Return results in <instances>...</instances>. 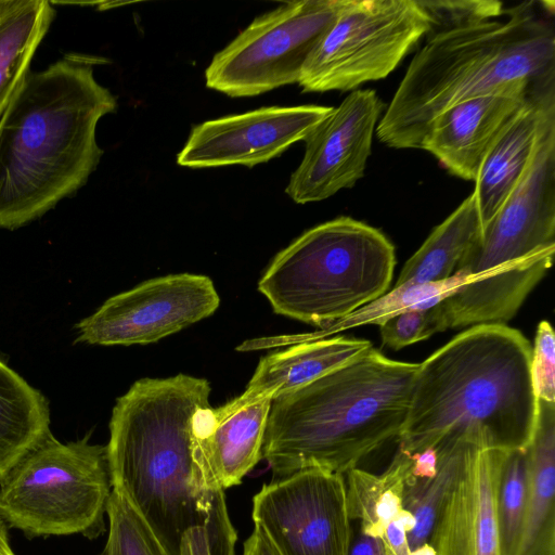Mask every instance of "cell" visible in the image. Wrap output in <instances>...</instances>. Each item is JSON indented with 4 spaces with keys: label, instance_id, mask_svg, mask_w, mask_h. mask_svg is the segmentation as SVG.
<instances>
[{
    "label": "cell",
    "instance_id": "484cf974",
    "mask_svg": "<svg viewBox=\"0 0 555 555\" xmlns=\"http://www.w3.org/2000/svg\"><path fill=\"white\" fill-rule=\"evenodd\" d=\"M528 506V453L505 452L496 495L500 554L518 555Z\"/></svg>",
    "mask_w": 555,
    "mask_h": 555
},
{
    "label": "cell",
    "instance_id": "8992f818",
    "mask_svg": "<svg viewBox=\"0 0 555 555\" xmlns=\"http://www.w3.org/2000/svg\"><path fill=\"white\" fill-rule=\"evenodd\" d=\"M395 267V246L382 231L341 216L276 254L258 291L275 313L323 330L385 294Z\"/></svg>",
    "mask_w": 555,
    "mask_h": 555
},
{
    "label": "cell",
    "instance_id": "1f68e13d",
    "mask_svg": "<svg viewBox=\"0 0 555 555\" xmlns=\"http://www.w3.org/2000/svg\"><path fill=\"white\" fill-rule=\"evenodd\" d=\"M415 527V518L408 509L401 512L385 528L382 541L385 555H409L408 533Z\"/></svg>",
    "mask_w": 555,
    "mask_h": 555
},
{
    "label": "cell",
    "instance_id": "e0dca14e",
    "mask_svg": "<svg viewBox=\"0 0 555 555\" xmlns=\"http://www.w3.org/2000/svg\"><path fill=\"white\" fill-rule=\"evenodd\" d=\"M272 399L244 404L233 400L205 409L197 424L196 463L202 486L224 492L238 485L261 460V448Z\"/></svg>",
    "mask_w": 555,
    "mask_h": 555
},
{
    "label": "cell",
    "instance_id": "2e32d148",
    "mask_svg": "<svg viewBox=\"0 0 555 555\" xmlns=\"http://www.w3.org/2000/svg\"><path fill=\"white\" fill-rule=\"evenodd\" d=\"M532 90L481 95L447 108L428 127L421 149L450 173L475 181L488 152L527 105Z\"/></svg>",
    "mask_w": 555,
    "mask_h": 555
},
{
    "label": "cell",
    "instance_id": "6da1fadb",
    "mask_svg": "<svg viewBox=\"0 0 555 555\" xmlns=\"http://www.w3.org/2000/svg\"><path fill=\"white\" fill-rule=\"evenodd\" d=\"M207 379L186 374L141 378L116 400L106 446L112 489L138 511L168 555L184 535L206 533L210 555H235L236 531L224 492L206 491L196 463L198 418L209 405Z\"/></svg>",
    "mask_w": 555,
    "mask_h": 555
},
{
    "label": "cell",
    "instance_id": "d6a6232c",
    "mask_svg": "<svg viewBox=\"0 0 555 555\" xmlns=\"http://www.w3.org/2000/svg\"><path fill=\"white\" fill-rule=\"evenodd\" d=\"M411 476L420 479H433L438 473V452L427 448L411 454Z\"/></svg>",
    "mask_w": 555,
    "mask_h": 555
},
{
    "label": "cell",
    "instance_id": "5b68a950",
    "mask_svg": "<svg viewBox=\"0 0 555 555\" xmlns=\"http://www.w3.org/2000/svg\"><path fill=\"white\" fill-rule=\"evenodd\" d=\"M418 363L372 347L271 402L262 448L272 472L307 468L345 475L404 427Z\"/></svg>",
    "mask_w": 555,
    "mask_h": 555
},
{
    "label": "cell",
    "instance_id": "4dcf8cb0",
    "mask_svg": "<svg viewBox=\"0 0 555 555\" xmlns=\"http://www.w3.org/2000/svg\"><path fill=\"white\" fill-rule=\"evenodd\" d=\"M531 375L538 400L555 403V334L541 321L531 346Z\"/></svg>",
    "mask_w": 555,
    "mask_h": 555
},
{
    "label": "cell",
    "instance_id": "9a60e30c",
    "mask_svg": "<svg viewBox=\"0 0 555 555\" xmlns=\"http://www.w3.org/2000/svg\"><path fill=\"white\" fill-rule=\"evenodd\" d=\"M332 106H266L206 120L192 128L177 164L193 169L233 165L254 167L305 141Z\"/></svg>",
    "mask_w": 555,
    "mask_h": 555
},
{
    "label": "cell",
    "instance_id": "d6986e66",
    "mask_svg": "<svg viewBox=\"0 0 555 555\" xmlns=\"http://www.w3.org/2000/svg\"><path fill=\"white\" fill-rule=\"evenodd\" d=\"M372 347L367 339L348 336L294 344L261 358L246 390L233 401L244 404L261 398L273 400L340 367Z\"/></svg>",
    "mask_w": 555,
    "mask_h": 555
},
{
    "label": "cell",
    "instance_id": "ffe728a7",
    "mask_svg": "<svg viewBox=\"0 0 555 555\" xmlns=\"http://www.w3.org/2000/svg\"><path fill=\"white\" fill-rule=\"evenodd\" d=\"M528 453V506L518 555H555V403L538 400Z\"/></svg>",
    "mask_w": 555,
    "mask_h": 555
},
{
    "label": "cell",
    "instance_id": "7a4b0ae2",
    "mask_svg": "<svg viewBox=\"0 0 555 555\" xmlns=\"http://www.w3.org/2000/svg\"><path fill=\"white\" fill-rule=\"evenodd\" d=\"M108 60L67 53L29 72L0 116V228L14 230L81 189L103 155L100 119L117 107L94 76Z\"/></svg>",
    "mask_w": 555,
    "mask_h": 555
},
{
    "label": "cell",
    "instance_id": "7c38bea8",
    "mask_svg": "<svg viewBox=\"0 0 555 555\" xmlns=\"http://www.w3.org/2000/svg\"><path fill=\"white\" fill-rule=\"evenodd\" d=\"M220 304L210 278L178 273L147 280L108 298L81 320L76 341L102 346L147 345L209 315Z\"/></svg>",
    "mask_w": 555,
    "mask_h": 555
},
{
    "label": "cell",
    "instance_id": "cb8c5ba5",
    "mask_svg": "<svg viewBox=\"0 0 555 555\" xmlns=\"http://www.w3.org/2000/svg\"><path fill=\"white\" fill-rule=\"evenodd\" d=\"M54 16L55 9L48 0H22L0 22V116L29 74L33 56Z\"/></svg>",
    "mask_w": 555,
    "mask_h": 555
},
{
    "label": "cell",
    "instance_id": "e575fe53",
    "mask_svg": "<svg viewBox=\"0 0 555 555\" xmlns=\"http://www.w3.org/2000/svg\"><path fill=\"white\" fill-rule=\"evenodd\" d=\"M349 555H385L382 539L371 538L358 530L353 535Z\"/></svg>",
    "mask_w": 555,
    "mask_h": 555
},
{
    "label": "cell",
    "instance_id": "83f0119b",
    "mask_svg": "<svg viewBox=\"0 0 555 555\" xmlns=\"http://www.w3.org/2000/svg\"><path fill=\"white\" fill-rule=\"evenodd\" d=\"M108 537L101 555H168L151 527L119 491L112 489Z\"/></svg>",
    "mask_w": 555,
    "mask_h": 555
},
{
    "label": "cell",
    "instance_id": "52a82bcc",
    "mask_svg": "<svg viewBox=\"0 0 555 555\" xmlns=\"http://www.w3.org/2000/svg\"><path fill=\"white\" fill-rule=\"evenodd\" d=\"M111 492L106 446L88 437L63 443L50 433L0 482V517L30 537L95 538Z\"/></svg>",
    "mask_w": 555,
    "mask_h": 555
},
{
    "label": "cell",
    "instance_id": "836d02e7",
    "mask_svg": "<svg viewBox=\"0 0 555 555\" xmlns=\"http://www.w3.org/2000/svg\"><path fill=\"white\" fill-rule=\"evenodd\" d=\"M243 555H280L261 528L255 525L249 538L244 542Z\"/></svg>",
    "mask_w": 555,
    "mask_h": 555
},
{
    "label": "cell",
    "instance_id": "8d00e7d4",
    "mask_svg": "<svg viewBox=\"0 0 555 555\" xmlns=\"http://www.w3.org/2000/svg\"><path fill=\"white\" fill-rule=\"evenodd\" d=\"M0 555H15L9 541L7 522L0 517Z\"/></svg>",
    "mask_w": 555,
    "mask_h": 555
},
{
    "label": "cell",
    "instance_id": "603a6c76",
    "mask_svg": "<svg viewBox=\"0 0 555 555\" xmlns=\"http://www.w3.org/2000/svg\"><path fill=\"white\" fill-rule=\"evenodd\" d=\"M411 466V454L398 449L380 475L358 467L346 473L348 514L351 520H359L362 533L382 539L387 525L403 508L404 485Z\"/></svg>",
    "mask_w": 555,
    "mask_h": 555
},
{
    "label": "cell",
    "instance_id": "4316f807",
    "mask_svg": "<svg viewBox=\"0 0 555 555\" xmlns=\"http://www.w3.org/2000/svg\"><path fill=\"white\" fill-rule=\"evenodd\" d=\"M438 473L433 479L408 477L403 491V508L415 518V527L408 533L410 550L428 543L448 490L454 457V440L436 447Z\"/></svg>",
    "mask_w": 555,
    "mask_h": 555
},
{
    "label": "cell",
    "instance_id": "5bb4252c",
    "mask_svg": "<svg viewBox=\"0 0 555 555\" xmlns=\"http://www.w3.org/2000/svg\"><path fill=\"white\" fill-rule=\"evenodd\" d=\"M452 439V473L428 543L436 555H501L496 495L507 450L475 435Z\"/></svg>",
    "mask_w": 555,
    "mask_h": 555
},
{
    "label": "cell",
    "instance_id": "d590c367",
    "mask_svg": "<svg viewBox=\"0 0 555 555\" xmlns=\"http://www.w3.org/2000/svg\"><path fill=\"white\" fill-rule=\"evenodd\" d=\"M181 555H210L207 537L203 530L189 531L182 540Z\"/></svg>",
    "mask_w": 555,
    "mask_h": 555
},
{
    "label": "cell",
    "instance_id": "44dd1931",
    "mask_svg": "<svg viewBox=\"0 0 555 555\" xmlns=\"http://www.w3.org/2000/svg\"><path fill=\"white\" fill-rule=\"evenodd\" d=\"M50 433L47 398L0 360V482Z\"/></svg>",
    "mask_w": 555,
    "mask_h": 555
},
{
    "label": "cell",
    "instance_id": "74e56055",
    "mask_svg": "<svg viewBox=\"0 0 555 555\" xmlns=\"http://www.w3.org/2000/svg\"><path fill=\"white\" fill-rule=\"evenodd\" d=\"M21 3L22 0H0V22L12 13Z\"/></svg>",
    "mask_w": 555,
    "mask_h": 555
},
{
    "label": "cell",
    "instance_id": "d4e9b609",
    "mask_svg": "<svg viewBox=\"0 0 555 555\" xmlns=\"http://www.w3.org/2000/svg\"><path fill=\"white\" fill-rule=\"evenodd\" d=\"M495 273L466 275L462 272H456L451 278L439 282L393 286L377 299L359 308L326 328L300 336L284 337L286 339L285 344L326 338L362 325H380L384 321L398 313L433 308L456 293L462 286L485 279L490 274L494 275Z\"/></svg>",
    "mask_w": 555,
    "mask_h": 555
},
{
    "label": "cell",
    "instance_id": "ba28073f",
    "mask_svg": "<svg viewBox=\"0 0 555 555\" xmlns=\"http://www.w3.org/2000/svg\"><path fill=\"white\" fill-rule=\"evenodd\" d=\"M428 30L416 0H344L298 85L302 92L348 91L386 78Z\"/></svg>",
    "mask_w": 555,
    "mask_h": 555
},
{
    "label": "cell",
    "instance_id": "ac0fdd59",
    "mask_svg": "<svg viewBox=\"0 0 555 555\" xmlns=\"http://www.w3.org/2000/svg\"><path fill=\"white\" fill-rule=\"evenodd\" d=\"M555 80L537 86L524 109L496 139L479 169L472 193L485 227L517 185L531 158L545 101Z\"/></svg>",
    "mask_w": 555,
    "mask_h": 555
},
{
    "label": "cell",
    "instance_id": "277c9868",
    "mask_svg": "<svg viewBox=\"0 0 555 555\" xmlns=\"http://www.w3.org/2000/svg\"><path fill=\"white\" fill-rule=\"evenodd\" d=\"M537 416L531 344L506 324L476 325L418 363L398 449L413 454L473 434L525 450Z\"/></svg>",
    "mask_w": 555,
    "mask_h": 555
},
{
    "label": "cell",
    "instance_id": "f35d334b",
    "mask_svg": "<svg viewBox=\"0 0 555 555\" xmlns=\"http://www.w3.org/2000/svg\"><path fill=\"white\" fill-rule=\"evenodd\" d=\"M409 555H436V551L429 543H425L411 550Z\"/></svg>",
    "mask_w": 555,
    "mask_h": 555
},
{
    "label": "cell",
    "instance_id": "f546056e",
    "mask_svg": "<svg viewBox=\"0 0 555 555\" xmlns=\"http://www.w3.org/2000/svg\"><path fill=\"white\" fill-rule=\"evenodd\" d=\"M379 327L382 344L393 350L402 349L439 333L434 307L398 313L384 321Z\"/></svg>",
    "mask_w": 555,
    "mask_h": 555
},
{
    "label": "cell",
    "instance_id": "4fadbf2b",
    "mask_svg": "<svg viewBox=\"0 0 555 555\" xmlns=\"http://www.w3.org/2000/svg\"><path fill=\"white\" fill-rule=\"evenodd\" d=\"M384 104L371 89L352 91L305 139L285 189L297 204L324 201L364 176Z\"/></svg>",
    "mask_w": 555,
    "mask_h": 555
},
{
    "label": "cell",
    "instance_id": "3957f363",
    "mask_svg": "<svg viewBox=\"0 0 555 555\" xmlns=\"http://www.w3.org/2000/svg\"><path fill=\"white\" fill-rule=\"evenodd\" d=\"M487 21L427 38L411 61L376 134L392 149H421L447 108L488 94H525L555 79V3L529 1Z\"/></svg>",
    "mask_w": 555,
    "mask_h": 555
},
{
    "label": "cell",
    "instance_id": "9c48e42d",
    "mask_svg": "<svg viewBox=\"0 0 555 555\" xmlns=\"http://www.w3.org/2000/svg\"><path fill=\"white\" fill-rule=\"evenodd\" d=\"M344 0L281 3L257 17L215 54L206 86L231 98L298 83L306 61L336 20Z\"/></svg>",
    "mask_w": 555,
    "mask_h": 555
},
{
    "label": "cell",
    "instance_id": "8fae6325",
    "mask_svg": "<svg viewBox=\"0 0 555 555\" xmlns=\"http://www.w3.org/2000/svg\"><path fill=\"white\" fill-rule=\"evenodd\" d=\"M555 245V94L544 103L529 164L461 268L494 272Z\"/></svg>",
    "mask_w": 555,
    "mask_h": 555
},
{
    "label": "cell",
    "instance_id": "30bf717a",
    "mask_svg": "<svg viewBox=\"0 0 555 555\" xmlns=\"http://www.w3.org/2000/svg\"><path fill=\"white\" fill-rule=\"evenodd\" d=\"M253 520L280 555H349L353 529L341 474L307 468L263 485Z\"/></svg>",
    "mask_w": 555,
    "mask_h": 555
},
{
    "label": "cell",
    "instance_id": "7402d4cb",
    "mask_svg": "<svg viewBox=\"0 0 555 555\" xmlns=\"http://www.w3.org/2000/svg\"><path fill=\"white\" fill-rule=\"evenodd\" d=\"M482 231L477 205L470 194L405 261L393 286L451 278L465 255L479 241Z\"/></svg>",
    "mask_w": 555,
    "mask_h": 555
},
{
    "label": "cell",
    "instance_id": "f1b7e54d",
    "mask_svg": "<svg viewBox=\"0 0 555 555\" xmlns=\"http://www.w3.org/2000/svg\"><path fill=\"white\" fill-rule=\"evenodd\" d=\"M425 13L429 30L426 38L453 29L491 21L503 14L496 0H416Z\"/></svg>",
    "mask_w": 555,
    "mask_h": 555
}]
</instances>
